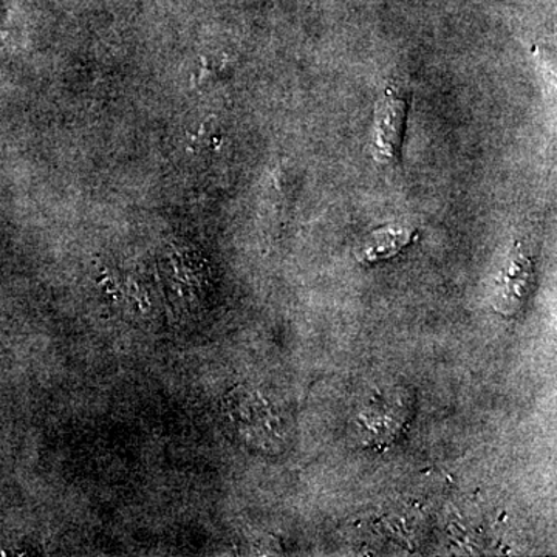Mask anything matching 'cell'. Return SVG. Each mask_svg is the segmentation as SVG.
Wrapping results in <instances>:
<instances>
[{"label": "cell", "instance_id": "cell-2", "mask_svg": "<svg viewBox=\"0 0 557 557\" xmlns=\"http://www.w3.org/2000/svg\"><path fill=\"white\" fill-rule=\"evenodd\" d=\"M406 113L408 101L398 97L394 91H387L381 101L379 116H376V150L381 159L394 160L401 148V138L405 134Z\"/></svg>", "mask_w": 557, "mask_h": 557}, {"label": "cell", "instance_id": "cell-1", "mask_svg": "<svg viewBox=\"0 0 557 557\" xmlns=\"http://www.w3.org/2000/svg\"><path fill=\"white\" fill-rule=\"evenodd\" d=\"M534 269L530 256L515 251L498 277L494 306L500 313L512 314L523 306L533 287Z\"/></svg>", "mask_w": 557, "mask_h": 557}]
</instances>
